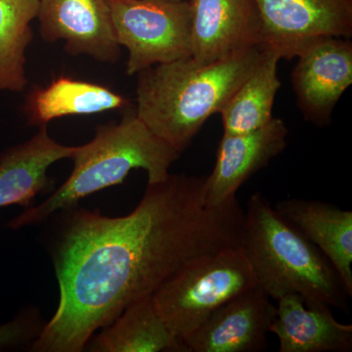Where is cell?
<instances>
[{
	"label": "cell",
	"mask_w": 352,
	"mask_h": 352,
	"mask_svg": "<svg viewBox=\"0 0 352 352\" xmlns=\"http://www.w3.org/2000/svg\"><path fill=\"white\" fill-rule=\"evenodd\" d=\"M179 155L155 135L135 112L126 113L119 124L98 126L91 141L78 146L68 179L47 200L25 208L7 226L17 230L41 223L56 212L76 207L85 197L122 184L132 170H146L150 184L164 182Z\"/></svg>",
	"instance_id": "4"
},
{
	"label": "cell",
	"mask_w": 352,
	"mask_h": 352,
	"mask_svg": "<svg viewBox=\"0 0 352 352\" xmlns=\"http://www.w3.org/2000/svg\"><path fill=\"white\" fill-rule=\"evenodd\" d=\"M280 60L274 51L263 50L256 68L219 112L223 133H248L270 124L275 97L281 87L278 76Z\"/></svg>",
	"instance_id": "18"
},
{
	"label": "cell",
	"mask_w": 352,
	"mask_h": 352,
	"mask_svg": "<svg viewBox=\"0 0 352 352\" xmlns=\"http://www.w3.org/2000/svg\"><path fill=\"white\" fill-rule=\"evenodd\" d=\"M270 327L280 352H351L352 325L342 324L327 305H307L296 294L276 300Z\"/></svg>",
	"instance_id": "14"
},
{
	"label": "cell",
	"mask_w": 352,
	"mask_h": 352,
	"mask_svg": "<svg viewBox=\"0 0 352 352\" xmlns=\"http://www.w3.org/2000/svg\"><path fill=\"white\" fill-rule=\"evenodd\" d=\"M292 73L298 107L315 126H328L333 109L352 83V43L323 39L305 50Z\"/></svg>",
	"instance_id": "9"
},
{
	"label": "cell",
	"mask_w": 352,
	"mask_h": 352,
	"mask_svg": "<svg viewBox=\"0 0 352 352\" xmlns=\"http://www.w3.org/2000/svg\"><path fill=\"white\" fill-rule=\"evenodd\" d=\"M113 34L129 51L126 74L192 56L189 0H107Z\"/></svg>",
	"instance_id": "6"
},
{
	"label": "cell",
	"mask_w": 352,
	"mask_h": 352,
	"mask_svg": "<svg viewBox=\"0 0 352 352\" xmlns=\"http://www.w3.org/2000/svg\"><path fill=\"white\" fill-rule=\"evenodd\" d=\"M275 316L276 305L256 287L215 310L184 342L189 352L263 351Z\"/></svg>",
	"instance_id": "11"
},
{
	"label": "cell",
	"mask_w": 352,
	"mask_h": 352,
	"mask_svg": "<svg viewBox=\"0 0 352 352\" xmlns=\"http://www.w3.org/2000/svg\"><path fill=\"white\" fill-rule=\"evenodd\" d=\"M261 22V50L281 59L298 57L315 43L351 38L352 0H254Z\"/></svg>",
	"instance_id": "7"
},
{
	"label": "cell",
	"mask_w": 352,
	"mask_h": 352,
	"mask_svg": "<svg viewBox=\"0 0 352 352\" xmlns=\"http://www.w3.org/2000/svg\"><path fill=\"white\" fill-rule=\"evenodd\" d=\"M205 178L170 173L148 183L124 217L78 206L59 212L65 217L51 252L59 305L32 351H83L97 330L191 261L240 247L244 208L237 198L208 207Z\"/></svg>",
	"instance_id": "1"
},
{
	"label": "cell",
	"mask_w": 352,
	"mask_h": 352,
	"mask_svg": "<svg viewBox=\"0 0 352 352\" xmlns=\"http://www.w3.org/2000/svg\"><path fill=\"white\" fill-rule=\"evenodd\" d=\"M263 50L254 47L214 63L192 57L138 74L135 113L164 142L182 153L254 71Z\"/></svg>",
	"instance_id": "2"
},
{
	"label": "cell",
	"mask_w": 352,
	"mask_h": 352,
	"mask_svg": "<svg viewBox=\"0 0 352 352\" xmlns=\"http://www.w3.org/2000/svg\"><path fill=\"white\" fill-rule=\"evenodd\" d=\"M85 349L92 352H189L157 311L153 295L127 305Z\"/></svg>",
	"instance_id": "16"
},
{
	"label": "cell",
	"mask_w": 352,
	"mask_h": 352,
	"mask_svg": "<svg viewBox=\"0 0 352 352\" xmlns=\"http://www.w3.org/2000/svg\"><path fill=\"white\" fill-rule=\"evenodd\" d=\"M240 248L271 300L296 294L305 305L349 314V296L333 264L261 193L248 201Z\"/></svg>",
	"instance_id": "3"
},
{
	"label": "cell",
	"mask_w": 352,
	"mask_h": 352,
	"mask_svg": "<svg viewBox=\"0 0 352 352\" xmlns=\"http://www.w3.org/2000/svg\"><path fill=\"white\" fill-rule=\"evenodd\" d=\"M36 18L44 41H63L69 54L102 63L119 60L107 0H38Z\"/></svg>",
	"instance_id": "8"
},
{
	"label": "cell",
	"mask_w": 352,
	"mask_h": 352,
	"mask_svg": "<svg viewBox=\"0 0 352 352\" xmlns=\"http://www.w3.org/2000/svg\"><path fill=\"white\" fill-rule=\"evenodd\" d=\"M288 219L333 264L347 295L352 296V212L317 200L291 198L278 201Z\"/></svg>",
	"instance_id": "15"
},
{
	"label": "cell",
	"mask_w": 352,
	"mask_h": 352,
	"mask_svg": "<svg viewBox=\"0 0 352 352\" xmlns=\"http://www.w3.org/2000/svg\"><path fill=\"white\" fill-rule=\"evenodd\" d=\"M164 1L179 2V1H186V0H164Z\"/></svg>",
	"instance_id": "21"
},
{
	"label": "cell",
	"mask_w": 352,
	"mask_h": 352,
	"mask_svg": "<svg viewBox=\"0 0 352 352\" xmlns=\"http://www.w3.org/2000/svg\"><path fill=\"white\" fill-rule=\"evenodd\" d=\"M288 135L284 120L277 118L248 133H223L214 170L205 178L206 205L217 208L235 200L238 190L251 176L285 151Z\"/></svg>",
	"instance_id": "12"
},
{
	"label": "cell",
	"mask_w": 352,
	"mask_h": 352,
	"mask_svg": "<svg viewBox=\"0 0 352 352\" xmlns=\"http://www.w3.org/2000/svg\"><path fill=\"white\" fill-rule=\"evenodd\" d=\"M129 106V99L107 87L61 76L46 87L32 88L24 113L30 124L41 126L66 116L94 115Z\"/></svg>",
	"instance_id": "17"
},
{
	"label": "cell",
	"mask_w": 352,
	"mask_h": 352,
	"mask_svg": "<svg viewBox=\"0 0 352 352\" xmlns=\"http://www.w3.org/2000/svg\"><path fill=\"white\" fill-rule=\"evenodd\" d=\"M258 287L256 275L240 247L191 261L153 295L170 332L186 339L215 310Z\"/></svg>",
	"instance_id": "5"
},
{
	"label": "cell",
	"mask_w": 352,
	"mask_h": 352,
	"mask_svg": "<svg viewBox=\"0 0 352 352\" xmlns=\"http://www.w3.org/2000/svg\"><path fill=\"white\" fill-rule=\"evenodd\" d=\"M38 11V0H0V94L27 87L25 51Z\"/></svg>",
	"instance_id": "19"
},
{
	"label": "cell",
	"mask_w": 352,
	"mask_h": 352,
	"mask_svg": "<svg viewBox=\"0 0 352 352\" xmlns=\"http://www.w3.org/2000/svg\"><path fill=\"white\" fill-rule=\"evenodd\" d=\"M189 3L191 57L197 63L212 64L261 47V22L254 0H189Z\"/></svg>",
	"instance_id": "10"
},
{
	"label": "cell",
	"mask_w": 352,
	"mask_h": 352,
	"mask_svg": "<svg viewBox=\"0 0 352 352\" xmlns=\"http://www.w3.org/2000/svg\"><path fill=\"white\" fill-rule=\"evenodd\" d=\"M44 325L34 312H25L12 320L0 325V351L22 346L25 342L36 340Z\"/></svg>",
	"instance_id": "20"
},
{
	"label": "cell",
	"mask_w": 352,
	"mask_h": 352,
	"mask_svg": "<svg viewBox=\"0 0 352 352\" xmlns=\"http://www.w3.org/2000/svg\"><path fill=\"white\" fill-rule=\"evenodd\" d=\"M76 149L78 146L58 143L43 124L30 140L6 150L0 155V208L31 207L38 194L53 186L48 168L58 161L72 159Z\"/></svg>",
	"instance_id": "13"
}]
</instances>
